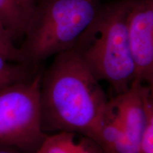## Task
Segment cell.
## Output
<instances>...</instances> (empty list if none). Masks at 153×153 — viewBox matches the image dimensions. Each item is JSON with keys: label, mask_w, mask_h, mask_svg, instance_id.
<instances>
[{"label": "cell", "mask_w": 153, "mask_h": 153, "mask_svg": "<svg viewBox=\"0 0 153 153\" xmlns=\"http://www.w3.org/2000/svg\"><path fill=\"white\" fill-rule=\"evenodd\" d=\"M133 0L101 5L72 49L98 81H106L116 95L134 80L135 68L128 38L127 22Z\"/></svg>", "instance_id": "7a4b0ae2"}, {"label": "cell", "mask_w": 153, "mask_h": 153, "mask_svg": "<svg viewBox=\"0 0 153 153\" xmlns=\"http://www.w3.org/2000/svg\"><path fill=\"white\" fill-rule=\"evenodd\" d=\"M108 101L99 81L73 49L57 53L42 71L40 104L44 133L76 132L99 145Z\"/></svg>", "instance_id": "6da1fadb"}, {"label": "cell", "mask_w": 153, "mask_h": 153, "mask_svg": "<svg viewBox=\"0 0 153 153\" xmlns=\"http://www.w3.org/2000/svg\"><path fill=\"white\" fill-rule=\"evenodd\" d=\"M0 55L11 62L23 63L19 48L15 46L14 41L1 26H0Z\"/></svg>", "instance_id": "30bf717a"}, {"label": "cell", "mask_w": 153, "mask_h": 153, "mask_svg": "<svg viewBox=\"0 0 153 153\" xmlns=\"http://www.w3.org/2000/svg\"><path fill=\"white\" fill-rule=\"evenodd\" d=\"M134 79L153 85V0H133L127 22Z\"/></svg>", "instance_id": "5b68a950"}, {"label": "cell", "mask_w": 153, "mask_h": 153, "mask_svg": "<svg viewBox=\"0 0 153 153\" xmlns=\"http://www.w3.org/2000/svg\"><path fill=\"white\" fill-rule=\"evenodd\" d=\"M0 153H22L16 149L0 145Z\"/></svg>", "instance_id": "8fae6325"}, {"label": "cell", "mask_w": 153, "mask_h": 153, "mask_svg": "<svg viewBox=\"0 0 153 153\" xmlns=\"http://www.w3.org/2000/svg\"><path fill=\"white\" fill-rule=\"evenodd\" d=\"M37 0H0V26L13 41L24 38Z\"/></svg>", "instance_id": "8992f818"}, {"label": "cell", "mask_w": 153, "mask_h": 153, "mask_svg": "<svg viewBox=\"0 0 153 153\" xmlns=\"http://www.w3.org/2000/svg\"><path fill=\"white\" fill-rule=\"evenodd\" d=\"M42 71L0 90V145L36 153L48 135L41 128Z\"/></svg>", "instance_id": "277c9868"}, {"label": "cell", "mask_w": 153, "mask_h": 153, "mask_svg": "<svg viewBox=\"0 0 153 153\" xmlns=\"http://www.w3.org/2000/svg\"><path fill=\"white\" fill-rule=\"evenodd\" d=\"M101 6L100 0H37L19 48L22 62L38 68L48 57L72 48Z\"/></svg>", "instance_id": "3957f363"}, {"label": "cell", "mask_w": 153, "mask_h": 153, "mask_svg": "<svg viewBox=\"0 0 153 153\" xmlns=\"http://www.w3.org/2000/svg\"><path fill=\"white\" fill-rule=\"evenodd\" d=\"M146 120L138 146V153H153V99L152 90L145 99Z\"/></svg>", "instance_id": "9c48e42d"}, {"label": "cell", "mask_w": 153, "mask_h": 153, "mask_svg": "<svg viewBox=\"0 0 153 153\" xmlns=\"http://www.w3.org/2000/svg\"><path fill=\"white\" fill-rule=\"evenodd\" d=\"M36 153H105L96 141L76 132L48 135Z\"/></svg>", "instance_id": "52a82bcc"}, {"label": "cell", "mask_w": 153, "mask_h": 153, "mask_svg": "<svg viewBox=\"0 0 153 153\" xmlns=\"http://www.w3.org/2000/svg\"><path fill=\"white\" fill-rule=\"evenodd\" d=\"M38 70V68L11 62L0 55V90L13 84L30 79Z\"/></svg>", "instance_id": "ba28073f"}]
</instances>
